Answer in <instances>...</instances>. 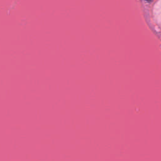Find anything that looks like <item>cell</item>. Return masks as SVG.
<instances>
[{
	"mask_svg": "<svg viewBox=\"0 0 161 161\" xmlns=\"http://www.w3.org/2000/svg\"><path fill=\"white\" fill-rule=\"evenodd\" d=\"M146 1H147V2H151V1H152V0H146Z\"/></svg>",
	"mask_w": 161,
	"mask_h": 161,
	"instance_id": "1",
	"label": "cell"
}]
</instances>
